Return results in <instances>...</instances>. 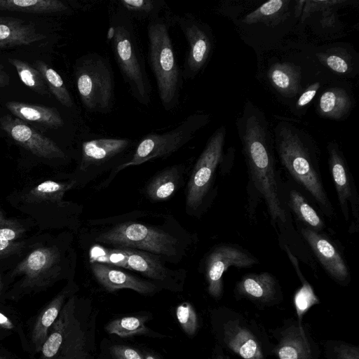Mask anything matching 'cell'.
<instances>
[{
	"label": "cell",
	"mask_w": 359,
	"mask_h": 359,
	"mask_svg": "<svg viewBox=\"0 0 359 359\" xmlns=\"http://www.w3.org/2000/svg\"><path fill=\"white\" fill-rule=\"evenodd\" d=\"M99 222L104 226L90 232L93 242L149 252L171 262H179L191 243L188 233L171 218L160 224L132 220L129 214Z\"/></svg>",
	"instance_id": "cell-1"
},
{
	"label": "cell",
	"mask_w": 359,
	"mask_h": 359,
	"mask_svg": "<svg viewBox=\"0 0 359 359\" xmlns=\"http://www.w3.org/2000/svg\"><path fill=\"white\" fill-rule=\"evenodd\" d=\"M242 142L250 180L264 201L272 224L282 230L287 224L290 214L280 198L270 137L265 124L257 116L247 118Z\"/></svg>",
	"instance_id": "cell-2"
},
{
	"label": "cell",
	"mask_w": 359,
	"mask_h": 359,
	"mask_svg": "<svg viewBox=\"0 0 359 359\" xmlns=\"http://www.w3.org/2000/svg\"><path fill=\"white\" fill-rule=\"evenodd\" d=\"M107 39L132 96L146 107L151 102V85L133 19L117 8L109 18Z\"/></svg>",
	"instance_id": "cell-3"
},
{
	"label": "cell",
	"mask_w": 359,
	"mask_h": 359,
	"mask_svg": "<svg viewBox=\"0 0 359 359\" xmlns=\"http://www.w3.org/2000/svg\"><path fill=\"white\" fill-rule=\"evenodd\" d=\"M277 151L282 165L292 179L310 195L322 213L331 218L334 208L323 185L315 152L287 128L282 129L278 135Z\"/></svg>",
	"instance_id": "cell-4"
},
{
	"label": "cell",
	"mask_w": 359,
	"mask_h": 359,
	"mask_svg": "<svg viewBox=\"0 0 359 359\" xmlns=\"http://www.w3.org/2000/svg\"><path fill=\"white\" fill-rule=\"evenodd\" d=\"M171 20L158 16L147 25L148 60L155 76L161 103L166 111L179 103L182 77L170 34Z\"/></svg>",
	"instance_id": "cell-5"
},
{
	"label": "cell",
	"mask_w": 359,
	"mask_h": 359,
	"mask_svg": "<svg viewBox=\"0 0 359 359\" xmlns=\"http://www.w3.org/2000/svg\"><path fill=\"white\" fill-rule=\"evenodd\" d=\"M74 74L84 107L91 112H109L114 99V81L107 59L97 53L83 55L76 62Z\"/></svg>",
	"instance_id": "cell-6"
},
{
	"label": "cell",
	"mask_w": 359,
	"mask_h": 359,
	"mask_svg": "<svg viewBox=\"0 0 359 359\" xmlns=\"http://www.w3.org/2000/svg\"><path fill=\"white\" fill-rule=\"evenodd\" d=\"M206 121L205 115L194 114L187 116L170 130L147 134L139 142L129 160L111 171L103 184L107 186L118 172L129 166L169 156L189 142Z\"/></svg>",
	"instance_id": "cell-7"
},
{
	"label": "cell",
	"mask_w": 359,
	"mask_h": 359,
	"mask_svg": "<svg viewBox=\"0 0 359 359\" xmlns=\"http://www.w3.org/2000/svg\"><path fill=\"white\" fill-rule=\"evenodd\" d=\"M224 137V128L215 131L194 166L186 191V209L190 214L201 212L213 193L217 170L223 161Z\"/></svg>",
	"instance_id": "cell-8"
},
{
	"label": "cell",
	"mask_w": 359,
	"mask_h": 359,
	"mask_svg": "<svg viewBox=\"0 0 359 359\" xmlns=\"http://www.w3.org/2000/svg\"><path fill=\"white\" fill-rule=\"evenodd\" d=\"M133 141L128 138L101 137L85 141L81 146L79 171L90 180L112 167V171L129 160Z\"/></svg>",
	"instance_id": "cell-9"
},
{
	"label": "cell",
	"mask_w": 359,
	"mask_h": 359,
	"mask_svg": "<svg viewBox=\"0 0 359 359\" xmlns=\"http://www.w3.org/2000/svg\"><path fill=\"white\" fill-rule=\"evenodd\" d=\"M329 168L341 214L350 222L348 232L359 231V196L354 178L345 158L336 145L328 147Z\"/></svg>",
	"instance_id": "cell-10"
},
{
	"label": "cell",
	"mask_w": 359,
	"mask_h": 359,
	"mask_svg": "<svg viewBox=\"0 0 359 359\" xmlns=\"http://www.w3.org/2000/svg\"><path fill=\"white\" fill-rule=\"evenodd\" d=\"M259 264V260L241 247L231 244L215 246L207 255L204 271L208 292L212 297L219 299L224 290L223 276L229 267L250 268Z\"/></svg>",
	"instance_id": "cell-11"
},
{
	"label": "cell",
	"mask_w": 359,
	"mask_h": 359,
	"mask_svg": "<svg viewBox=\"0 0 359 359\" xmlns=\"http://www.w3.org/2000/svg\"><path fill=\"white\" fill-rule=\"evenodd\" d=\"M182 32L189 46L184 59L182 78L194 79L205 66L211 51L210 35L204 24L190 13L172 17Z\"/></svg>",
	"instance_id": "cell-12"
},
{
	"label": "cell",
	"mask_w": 359,
	"mask_h": 359,
	"mask_svg": "<svg viewBox=\"0 0 359 359\" xmlns=\"http://www.w3.org/2000/svg\"><path fill=\"white\" fill-rule=\"evenodd\" d=\"M299 229L327 273L337 283L347 285L351 280L350 270L337 243L323 232L315 231L299 224Z\"/></svg>",
	"instance_id": "cell-13"
},
{
	"label": "cell",
	"mask_w": 359,
	"mask_h": 359,
	"mask_svg": "<svg viewBox=\"0 0 359 359\" xmlns=\"http://www.w3.org/2000/svg\"><path fill=\"white\" fill-rule=\"evenodd\" d=\"M119 249L123 255L124 268L140 272L162 287L170 289L172 285L182 283L184 278L183 270L170 269L164 265L163 259L159 256L130 248Z\"/></svg>",
	"instance_id": "cell-14"
},
{
	"label": "cell",
	"mask_w": 359,
	"mask_h": 359,
	"mask_svg": "<svg viewBox=\"0 0 359 359\" xmlns=\"http://www.w3.org/2000/svg\"><path fill=\"white\" fill-rule=\"evenodd\" d=\"M1 128L15 142L34 154L47 158H64L62 150L50 139L21 121L5 116L0 119Z\"/></svg>",
	"instance_id": "cell-15"
},
{
	"label": "cell",
	"mask_w": 359,
	"mask_h": 359,
	"mask_svg": "<svg viewBox=\"0 0 359 359\" xmlns=\"http://www.w3.org/2000/svg\"><path fill=\"white\" fill-rule=\"evenodd\" d=\"M222 335L226 347L242 358L265 359L262 342L244 320L228 317L222 327Z\"/></svg>",
	"instance_id": "cell-16"
},
{
	"label": "cell",
	"mask_w": 359,
	"mask_h": 359,
	"mask_svg": "<svg viewBox=\"0 0 359 359\" xmlns=\"http://www.w3.org/2000/svg\"><path fill=\"white\" fill-rule=\"evenodd\" d=\"M60 254L53 248H41L32 251L16 268L25 276L28 286H42L50 283L60 271Z\"/></svg>",
	"instance_id": "cell-17"
},
{
	"label": "cell",
	"mask_w": 359,
	"mask_h": 359,
	"mask_svg": "<svg viewBox=\"0 0 359 359\" xmlns=\"http://www.w3.org/2000/svg\"><path fill=\"white\" fill-rule=\"evenodd\" d=\"M92 273L97 281L107 291L130 289L142 294H153L161 286L116 269L114 266L93 262Z\"/></svg>",
	"instance_id": "cell-18"
},
{
	"label": "cell",
	"mask_w": 359,
	"mask_h": 359,
	"mask_svg": "<svg viewBox=\"0 0 359 359\" xmlns=\"http://www.w3.org/2000/svg\"><path fill=\"white\" fill-rule=\"evenodd\" d=\"M235 293L253 302L266 305L275 304L282 297L277 279L269 272L245 274L236 283Z\"/></svg>",
	"instance_id": "cell-19"
},
{
	"label": "cell",
	"mask_w": 359,
	"mask_h": 359,
	"mask_svg": "<svg viewBox=\"0 0 359 359\" xmlns=\"http://www.w3.org/2000/svg\"><path fill=\"white\" fill-rule=\"evenodd\" d=\"M280 201L297 217L299 224L315 231L323 232L325 224L306 197L296 188L279 184Z\"/></svg>",
	"instance_id": "cell-20"
},
{
	"label": "cell",
	"mask_w": 359,
	"mask_h": 359,
	"mask_svg": "<svg viewBox=\"0 0 359 359\" xmlns=\"http://www.w3.org/2000/svg\"><path fill=\"white\" fill-rule=\"evenodd\" d=\"M278 359H314L311 346L302 325L291 324L280 332L279 341L275 347Z\"/></svg>",
	"instance_id": "cell-21"
},
{
	"label": "cell",
	"mask_w": 359,
	"mask_h": 359,
	"mask_svg": "<svg viewBox=\"0 0 359 359\" xmlns=\"http://www.w3.org/2000/svg\"><path fill=\"white\" fill-rule=\"evenodd\" d=\"M46 38L32 23L0 16V48L29 45Z\"/></svg>",
	"instance_id": "cell-22"
},
{
	"label": "cell",
	"mask_w": 359,
	"mask_h": 359,
	"mask_svg": "<svg viewBox=\"0 0 359 359\" xmlns=\"http://www.w3.org/2000/svg\"><path fill=\"white\" fill-rule=\"evenodd\" d=\"M184 170V165H175L158 172L145 186L148 198L156 202L172 196L179 188Z\"/></svg>",
	"instance_id": "cell-23"
},
{
	"label": "cell",
	"mask_w": 359,
	"mask_h": 359,
	"mask_svg": "<svg viewBox=\"0 0 359 359\" xmlns=\"http://www.w3.org/2000/svg\"><path fill=\"white\" fill-rule=\"evenodd\" d=\"M6 108L20 119L39 124L46 128H58L64 121L54 107L29 104L18 102L6 103Z\"/></svg>",
	"instance_id": "cell-24"
},
{
	"label": "cell",
	"mask_w": 359,
	"mask_h": 359,
	"mask_svg": "<svg viewBox=\"0 0 359 359\" xmlns=\"http://www.w3.org/2000/svg\"><path fill=\"white\" fill-rule=\"evenodd\" d=\"M74 311V298L72 297L62 307L57 318L50 327L48 335L40 351L41 359H56Z\"/></svg>",
	"instance_id": "cell-25"
},
{
	"label": "cell",
	"mask_w": 359,
	"mask_h": 359,
	"mask_svg": "<svg viewBox=\"0 0 359 359\" xmlns=\"http://www.w3.org/2000/svg\"><path fill=\"white\" fill-rule=\"evenodd\" d=\"M67 295V291L60 293L38 316L32 332V341L36 351H41L50 327L63 307Z\"/></svg>",
	"instance_id": "cell-26"
},
{
	"label": "cell",
	"mask_w": 359,
	"mask_h": 359,
	"mask_svg": "<svg viewBox=\"0 0 359 359\" xmlns=\"http://www.w3.org/2000/svg\"><path fill=\"white\" fill-rule=\"evenodd\" d=\"M0 10L29 13H61L71 11L65 1L60 0H0Z\"/></svg>",
	"instance_id": "cell-27"
},
{
	"label": "cell",
	"mask_w": 359,
	"mask_h": 359,
	"mask_svg": "<svg viewBox=\"0 0 359 359\" xmlns=\"http://www.w3.org/2000/svg\"><path fill=\"white\" fill-rule=\"evenodd\" d=\"M117 8L127 13L133 20L148 19L160 16L165 6L163 0H118Z\"/></svg>",
	"instance_id": "cell-28"
},
{
	"label": "cell",
	"mask_w": 359,
	"mask_h": 359,
	"mask_svg": "<svg viewBox=\"0 0 359 359\" xmlns=\"http://www.w3.org/2000/svg\"><path fill=\"white\" fill-rule=\"evenodd\" d=\"M351 107V100L346 93L340 88H332L325 91L320 97L319 109L324 116L339 118Z\"/></svg>",
	"instance_id": "cell-29"
},
{
	"label": "cell",
	"mask_w": 359,
	"mask_h": 359,
	"mask_svg": "<svg viewBox=\"0 0 359 359\" xmlns=\"http://www.w3.org/2000/svg\"><path fill=\"white\" fill-rule=\"evenodd\" d=\"M83 346V333L73 314L67 327L56 359H81Z\"/></svg>",
	"instance_id": "cell-30"
},
{
	"label": "cell",
	"mask_w": 359,
	"mask_h": 359,
	"mask_svg": "<svg viewBox=\"0 0 359 359\" xmlns=\"http://www.w3.org/2000/svg\"><path fill=\"white\" fill-rule=\"evenodd\" d=\"M34 66L60 103L66 107H72L73 100L60 74L43 61H36Z\"/></svg>",
	"instance_id": "cell-31"
},
{
	"label": "cell",
	"mask_w": 359,
	"mask_h": 359,
	"mask_svg": "<svg viewBox=\"0 0 359 359\" xmlns=\"http://www.w3.org/2000/svg\"><path fill=\"white\" fill-rule=\"evenodd\" d=\"M269 77L276 89L283 94L293 95L298 89V74L288 64L273 65L269 72Z\"/></svg>",
	"instance_id": "cell-32"
},
{
	"label": "cell",
	"mask_w": 359,
	"mask_h": 359,
	"mask_svg": "<svg viewBox=\"0 0 359 359\" xmlns=\"http://www.w3.org/2000/svg\"><path fill=\"white\" fill-rule=\"evenodd\" d=\"M148 319L146 316H128L110 322L105 327L109 334H115L121 337H128L149 332L145 326Z\"/></svg>",
	"instance_id": "cell-33"
},
{
	"label": "cell",
	"mask_w": 359,
	"mask_h": 359,
	"mask_svg": "<svg viewBox=\"0 0 359 359\" xmlns=\"http://www.w3.org/2000/svg\"><path fill=\"white\" fill-rule=\"evenodd\" d=\"M9 62L15 67L24 84L42 95L48 94L46 83L41 74L36 68L18 59H10Z\"/></svg>",
	"instance_id": "cell-34"
},
{
	"label": "cell",
	"mask_w": 359,
	"mask_h": 359,
	"mask_svg": "<svg viewBox=\"0 0 359 359\" xmlns=\"http://www.w3.org/2000/svg\"><path fill=\"white\" fill-rule=\"evenodd\" d=\"M74 183V182L60 183L51 180L43 182L30 191L28 199L38 201L41 200L60 201L65 192L71 189Z\"/></svg>",
	"instance_id": "cell-35"
},
{
	"label": "cell",
	"mask_w": 359,
	"mask_h": 359,
	"mask_svg": "<svg viewBox=\"0 0 359 359\" xmlns=\"http://www.w3.org/2000/svg\"><path fill=\"white\" fill-rule=\"evenodd\" d=\"M302 287L296 292L294 297V304L298 316L299 324L302 325L303 316L315 304H320L319 299L315 295L310 285L302 280Z\"/></svg>",
	"instance_id": "cell-36"
},
{
	"label": "cell",
	"mask_w": 359,
	"mask_h": 359,
	"mask_svg": "<svg viewBox=\"0 0 359 359\" xmlns=\"http://www.w3.org/2000/svg\"><path fill=\"white\" fill-rule=\"evenodd\" d=\"M325 355L327 359H359V348L344 341H327Z\"/></svg>",
	"instance_id": "cell-37"
},
{
	"label": "cell",
	"mask_w": 359,
	"mask_h": 359,
	"mask_svg": "<svg viewBox=\"0 0 359 359\" xmlns=\"http://www.w3.org/2000/svg\"><path fill=\"white\" fill-rule=\"evenodd\" d=\"M176 317L184 332L194 335L198 328V319L192 305L188 302L182 303L176 308Z\"/></svg>",
	"instance_id": "cell-38"
},
{
	"label": "cell",
	"mask_w": 359,
	"mask_h": 359,
	"mask_svg": "<svg viewBox=\"0 0 359 359\" xmlns=\"http://www.w3.org/2000/svg\"><path fill=\"white\" fill-rule=\"evenodd\" d=\"M285 3L282 0L269 1L248 15L243 21L245 23H254L267 19L280 11L283 8Z\"/></svg>",
	"instance_id": "cell-39"
},
{
	"label": "cell",
	"mask_w": 359,
	"mask_h": 359,
	"mask_svg": "<svg viewBox=\"0 0 359 359\" xmlns=\"http://www.w3.org/2000/svg\"><path fill=\"white\" fill-rule=\"evenodd\" d=\"M23 231L18 223L6 219L0 212V240L13 241L20 238Z\"/></svg>",
	"instance_id": "cell-40"
},
{
	"label": "cell",
	"mask_w": 359,
	"mask_h": 359,
	"mask_svg": "<svg viewBox=\"0 0 359 359\" xmlns=\"http://www.w3.org/2000/svg\"><path fill=\"white\" fill-rule=\"evenodd\" d=\"M110 352L114 359H144L137 351L123 345L112 346Z\"/></svg>",
	"instance_id": "cell-41"
},
{
	"label": "cell",
	"mask_w": 359,
	"mask_h": 359,
	"mask_svg": "<svg viewBox=\"0 0 359 359\" xmlns=\"http://www.w3.org/2000/svg\"><path fill=\"white\" fill-rule=\"evenodd\" d=\"M325 63L332 70L337 73H346L348 69L346 61L337 55L327 56L325 60Z\"/></svg>",
	"instance_id": "cell-42"
},
{
	"label": "cell",
	"mask_w": 359,
	"mask_h": 359,
	"mask_svg": "<svg viewBox=\"0 0 359 359\" xmlns=\"http://www.w3.org/2000/svg\"><path fill=\"white\" fill-rule=\"evenodd\" d=\"M319 87V83H316L310 86L299 97L297 107H302L309 103L314 97Z\"/></svg>",
	"instance_id": "cell-43"
},
{
	"label": "cell",
	"mask_w": 359,
	"mask_h": 359,
	"mask_svg": "<svg viewBox=\"0 0 359 359\" xmlns=\"http://www.w3.org/2000/svg\"><path fill=\"white\" fill-rule=\"evenodd\" d=\"M21 247L20 243L0 240V257L15 253Z\"/></svg>",
	"instance_id": "cell-44"
},
{
	"label": "cell",
	"mask_w": 359,
	"mask_h": 359,
	"mask_svg": "<svg viewBox=\"0 0 359 359\" xmlns=\"http://www.w3.org/2000/svg\"><path fill=\"white\" fill-rule=\"evenodd\" d=\"M0 327L4 329L11 330L13 328L14 325L12 321L4 314L0 312Z\"/></svg>",
	"instance_id": "cell-45"
},
{
	"label": "cell",
	"mask_w": 359,
	"mask_h": 359,
	"mask_svg": "<svg viewBox=\"0 0 359 359\" xmlns=\"http://www.w3.org/2000/svg\"><path fill=\"white\" fill-rule=\"evenodd\" d=\"M10 79L8 75L3 70L0 65V87H5L8 85Z\"/></svg>",
	"instance_id": "cell-46"
},
{
	"label": "cell",
	"mask_w": 359,
	"mask_h": 359,
	"mask_svg": "<svg viewBox=\"0 0 359 359\" xmlns=\"http://www.w3.org/2000/svg\"><path fill=\"white\" fill-rule=\"evenodd\" d=\"M144 359H161L158 356L148 353L146 355V356L144 358Z\"/></svg>",
	"instance_id": "cell-47"
},
{
	"label": "cell",
	"mask_w": 359,
	"mask_h": 359,
	"mask_svg": "<svg viewBox=\"0 0 359 359\" xmlns=\"http://www.w3.org/2000/svg\"><path fill=\"white\" fill-rule=\"evenodd\" d=\"M218 359H229L228 358H225L224 357H221V358H219Z\"/></svg>",
	"instance_id": "cell-48"
},
{
	"label": "cell",
	"mask_w": 359,
	"mask_h": 359,
	"mask_svg": "<svg viewBox=\"0 0 359 359\" xmlns=\"http://www.w3.org/2000/svg\"><path fill=\"white\" fill-rule=\"evenodd\" d=\"M0 359H4V358L0 355Z\"/></svg>",
	"instance_id": "cell-49"
}]
</instances>
